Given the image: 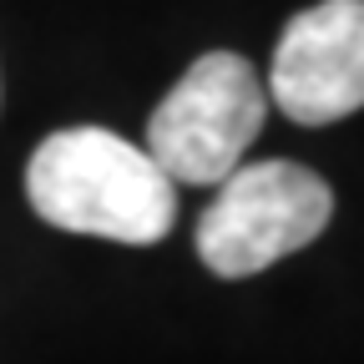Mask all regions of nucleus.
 I'll list each match as a JSON object with an SVG mask.
<instances>
[{"instance_id":"4","label":"nucleus","mask_w":364,"mask_h":364,"mask_svg":"<svg viewBox=\"0 0 364 364\" xmlns=\"http://www.w3.org/2000/svg\"><path fill=\"white\" fill-rule=\"evenodd\" d=\"M268 102L299 127H324L364 107V0H318L284 26Z\"/></svg>"},{"instance_id":"2","label":"nucleus","mask_w":364,"mask_h":364,"mask_svg":"<svg viewBox=\"0 0 364 364\" xmlns=\"http://www.w3.org/2000/svg\"><path fill=\"white\" fill-rule=\"evenodd\" d=\"M268 86L233 51H208L188 66L147 122V157L188 188H218L243 167V152L263 132Z\"/></svg>"},{"instance_id":"3","label":"nucleus","mask_w":364,"mask_h":364,"mask_svg":"<svg viewBox=\"0 0 364 364\" xmlns=\"http://www.w3.org/2000/svg\"><path fill=\"white\" fill-rule=\"evenodd\" d=\"M334 218L329 182L299 162H253L218 182L198 218V258L218 279H248L309 248Z\"/></svg>"},{"instance_id":"1","label":"nucleus","mask_w":364,"mask_h":364,"mask_svg":"<svg viewBox=\"0 0 364 364\" xmlns=\"http://www.w3.org/2000/svg\"><path fill=\"white\" fill-rule=\"evenodd\" d=\"M31 208L61 233L112 238V243H157L172 233L177 182L107 127H71L36 147L26 167Z\"/></svg>"}]
</instances>
